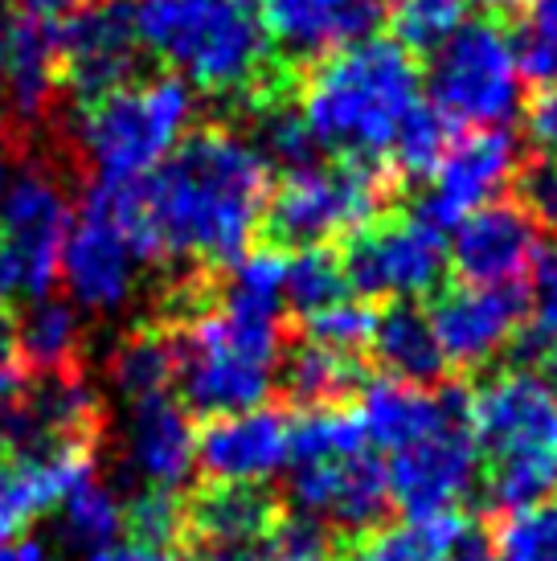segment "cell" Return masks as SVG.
<instances>
[{
  "instance_id": "6da1fadb",
  "label": "cell",
  "mask_w": 557,
  "mask_h": 561,
  "mask_svg": "<svg viewBox=\"0 0 557 561\" xmlns=\"http://www.w3.org/2000/svg\"><path fill=\"white\" fill-rule=\"evenodd\" d=\"M124 193L144 259L234 263L263 226L271 160L242 131L205 127Z\"/></svg>"
},
{
  "instance_id": "7a4b0ae2",
  "label": "cell",
  "mask_w": 557,
  "mask_h": 561,
  "mask_svg": "<svg viewBox=\"0 0 557 561\" xmlns=\"http://www.w3.org/2000/svg\"><path fill=\"white\" fill-rule=\"evenodd\" d=\"M422 99V75L402 42L365 37L328 54L304 87L299 115L316 148L344 160L389 157V144Z\"/></svg>"
},
{
  "instance_id": "3957f363",
  "label": "cell",
  "mask_w": 557,
  "mask_h": 561,
  "mask_svg": "<svg viewBox=\"0 0 557 561\" xmlns=\"http://www.w3.org/2000/svg\"><path fill=\"white\" fill-rule=\"evenodd\" d=\"M139 49L209 94L259 87L271 42L242 0H132Z\"/></svg>"
},
{
  "instance_id": "277c9868",
  "label": "cell",
  "mask_w": 557,
  "mask_h": 561,
  "mask_svg": "<svg viewBox=\"0 0 557 561\" xmlns=\"http://www.w3.org/2000/svg\"><path fill=\"white\" fill-rule=\"evenodd\" d=\"M467 419L496 508L512 513L557 492V386L549 377L528 369L492 377Z\"/></svg>"
},
{
  "instance_id": "5b68a950",
  "label": "cell",
  "mask_w": 557,
  "mask_h": 561,
  "mask_svg": "<svg viewBox=\"0 0 557 561\" xmlns=\"http://www.w3.org/2000/svg\"><path fill=\"white\" fill-rule=\"evenodd\" d=\"M177 348V381L185 410L205 419L238 414L263 405L275 390L283 328L275 312H250L238 304H221L214 312L193 316Z\"/></svg>"
},
{
  "instance_id": "8992f818",
  "label": "cell",
  "mask_w": 557,
  "mask_h": 561,
  "mask_svg": "<svg viewBox=\"0 0 557 561\" xmlns=\"http://www.w3.org/2000/svg\"><path fill=\"white\" fill-rule=\"evenodd\" d=\"M197 115L193 87L177 75L127 82L120 91L87 99L75 115V144L99 185L139 181L177 152Z\"/></svg>"
},
{
  "instance_id": "52a82bcc",
  "label": "cell",
  "mask_w": 557,
  "mask_h": 561,
  "mask_svg": "<svg viewBox=\"0 0 557 561\" xmlns=\"http://www.w3.org/2000/svg\"><path fill=\"white\" fill-rule=\"evenodd\" d=\"M521 66L512 37L492 21H464L434 49L427 87L431 107L455 127H504L521 111Z\"/></svg>"
},
{
  "instance_id": "ba28073f",
  "label": "cell",
  "mask_w": 557,
  "mask_h": 561,
  "mask_svg": "<svg viewBox=\"0 0 557 561\" xmlns=\"http://www.w3.org/2000/svg\"><path fill=\"white\" fill-rule=\"evenodd\" d=\"M144 247L127 218L124 185H94L62 238L58 275L82 312L115 316L136 299Z\"/></svg>"
},
{
  "instance_id": "9c48e42d",
  "label": "cell",
  "mask_w": 557,
  "mask_h": 561,
  "mask_svg": "<svg viewBox=\"0 0 557 561\" xmlns=\"http://www.w3.org/2000/svg\"><path fill=\"white\" fill-rule=\"evenodd\" d=\"M386 205V176L361 164H304L266 197V234L278 247H325L332 238L365 230Z\"/></svg>"
},
{
  "instance_id": "30bf717a",
  "label": "cell",
  "mask_w": 557,
  "mask_h": 561,
  "mask_svg": "<svg viewBox=\"0 0 557 561\" xmlns=\"http://www.w3.org/2000/svg\"><path fill=\"white\" fill-rule=\"evenodd\" d=\"M344 279L353 291L370 299L410 304L431 296L447 275V238L431 218H394L382 226H365L344 250Z\"/></svg>"
},
{
  "instance_id": "8fae6325",
  "label": "cell",
  "mask_w": 557,
  "mask_h": 561,
  "mask_svg": "<svg viewBox=\"0 0 557 561\" xmlns=\"http://www.w3.org/2000/svg\"><path fill=\"white\" fill-rule=\"evenodd\" d=\"M480 480V447L471 419L443 422L439 431L394 451L386 468L389 500L410 516L455 513V504Z\"/></svg>"
},
{
  "instance_id": "7c38bea8",
  "label": "cell",
  "mask_w": 557,
  "mask_h": 561,
  "mask_svg": "<svg viewBox=\"0 0 557 561\" xmlns=\"http://www.w3.org/2000/svg\"><path fill=\"white\" fill-rule=\"evenodd\" d=\"M58 62L62 82L87 103L99 94L127 87L139 70V37L132 25V4L94 0L58 25Z\"/></svg>"
},
{
  "instance_id": "4fadbf2b",
  "label": "cell",
  "mask_w": 557,
  "mask_h": 561,
  "mask_svg": "<svg viewBox=\"0 0 557 561\" xmlns=\"http://www.w3.org/2000/svg\"><path fill=\"white\" fill-rule=\"evenodd\" d=\"M70 218L75 214L66 202V188L46 169L16 172L0 193V234L25 266L33 299L46 296L49 283L58 279V254H62Z\"/></svg>"
},
{
  "instance_id": "5bb4252c",
  "label": "cell",
  "mask_w": 557,
  "mask_h": 561,
  "mask_svg": "<svg viewBox=\"0 0 557 561\" xmlns=\"http://www.w3.org/2000/svg\"><path fill=\"white\" fill-rule=\"evenodd\" d=\"M521 324H525V296L516 287L464 283L443 291L431 308V328L443 360L464 369H480L500 357Z\"/></svg>"
},
{
  "instance_id": "9a60e30c",
  "label": "cell",
  "mask_w": 557,
  "mask_h": 561,
  "mask_svg": "<svg viewBox=\"0 0 557 561\" xmlns=\"http://www.w3.org/2000/svg\"><path fill=\"white\" fill-rule=\"evenodd\" d=\"M516 176V140L504 127H480L447 148L431 172V193L422 202V218L434 226H455L484 205L500 202V193Z\"/></svg>"
},
{
  "instance_id": "2e32d148",
  "label": "cell",
  "mask_w": 557,
  "mask_h": 561,
  "mask_svg": "<svg viewBox=\"0 0 557 561\" xmlns=\"http://www.w3.org/2000/svg\"><path fill=\"white\" fill-rule=\"evenodd\" d=\"M542 254L537 218L509 202H492L455 221V238L447 242L451 266L467 283L512 287L525 271H533Z\"/></svg>"
},
{
  "instance_id": "e0dca14e",
  "label": "cell",
  "mask_w": 557,
  "mask_h": 561,
  "mask_svg": "<svg viewBox=\"0 0 557 561\" xmlns=\"http://www.w3.org/2000/svg\"><path fill=\"white\" fill-rule=\"evenodd\" d=\"M292 500L299 513L349 533H370L389 508L386 468L370 451L295 463Z\"/></svg>"
},
{
  "instance_id": "ac0fdd59",
  "label": "cell",
  "mask_w": 557,
  "mask_h": 561,
  "mask_svg": "<svg viewBox=\"0 0 557 561\" xmlns=\"http://www.w3.org/2000/svg\"><path fill=\"white\" fill-rule=\"evenodd\" d=\"M292 463V419L254 405L197 431V468L217 483H266Z\"/></svg>"
},
{
  "instance_id": "d6986e66",
  "label": "cell",
  "mask_w": 557,
  "mask_h": 561,
  "mask_svg": "<svg viewBox=\"0 0 557 561\" xmlns=\"http://www.w3.org/2000/svg\"><path fill=\"white\" fill-rule=\"evenodd\" d=\"M386 21V0H266V42L283 58L316 62L373 37Z\"/></svg>"
},
{
  "instance_id": "ffe728a7",
  "label": "cell",
  "mask_w": 557,
  "mask_h": 561,
  "mask_svg": "<svg viewBox=\"0 0 557 561\" xmlns=\"http://www.w3.org/2000/svg\"><path fill=\"white\" fill-rule=\"evenodd\" d=\"M124 459L144 488H181L197 471V426L169 393H148L127 405Z\"/></svg>"
},
{
  "instance_id": "44dd1931",
  "label": "cell",
  "mask_w": 557,
  "mask_h": 561,
  "mask_svg": "<svg viewBox=\"0 0 557 561\" xmlns=\"http://www.w3.org/2000/svg\"><path fill=\"white\" fill-rule=\"evenodd\" d=\"M62 82L58 25L33 13L0 16V87L21 124H37Z\"/></svg>"
},
{
  "instance_id": "7402d4cb",
  "label": "cell",
  "mask_w": 557,
  "mask_h": 561,
  "mask_svg": "<svg viewBox=\"0 0 557 561\" xmlns=\"http://www.w3.org/2000/svg\"><path fill=\"white\" fill-rule=\"evenodd\" d=\"M356 419L365 426V438L382 451H402L422 435L439 431L443 422L467 419V398L464 390H427V386H410V381H373L361 393Z\"/></svg>"
},
{
  "instance_id": "603a6c76",
  "label": "cell",
  "mask_w": 557,
  "mask_h": 561,
  "mask_svg": "<svg viewBox=\"0 0 557 561\" xmlns=\"http://www.w3.org/2000/svg\"><path fill=\"white\" fill-rule=\"evenodd\" d=\"M91 468V447L16 455L0 468V537H13L75 488Z\"/></svg>"
},
{
  "instance_id": "cb8c5ba5",
  "label": "cell",
  "mask_w": 557,
  "mask_h": 561,
  "mask_svg": "<svg viewBox=\"0 0 557 561\" xmlns=\"http://www.w3.org/2000/svg\"><path fill=\"white\" fill-rule=\"evenodd\" d=\"M275 520V500L263 483H214L189 504V529L209 549L254 546Z\"/></svg>"
},
{
  "instance_id": "d4e9b609",
  "label": "cell",
  "mask_w": 557,
  "mask_h": 561,
  "mask_svg": "<svg viewBox=\"0 0 557 561\" xmlns=\"http://www.w3.org/2000/svg\"><path fill=\"white\" fill-rule=\"evenodd\" d=\"M370 348L377 365L386 369L394 381H410V386H431L443 377L447 360L443 348L434 341L431 316L418 312L414 304H394L389 312L373 320Z\"/></svg>"
},
{
  "instance_id": "484cf974",
  "label": "cell",
  "mask_w": 557,
  "mask_h": 561,
  "mask_svg": "<svg viewBox=\"0 0 557 561\" xmlns=\"http://www.w3.org/2000/svg\"><path fill=\"white\" fill-rule=\"evenodd\" d=\"M13 336L21 365H33L37 374H66L82 353V320L70 299H33Z\"/></svg>"
},
{
  "instance_id": "4316f807",
  "label": "cell",
  "mask_w": 557,
  "mask_h": 561,
  "mask_svg": "<svg viewBox=\"0 0 557 561\" xmlns=\"http://www.w3.org/2000/svg\"><path fill=\"white\" fill-rule=\"evenodd\" d=\"M464 537L467 525L459 513L410 516L398 529L370 533L361 546L344 553V561H451Z\"/></svg>"
},
{
  "instance_id": "83f0119b",
  "label": "cell",
  "mask_w": 557,
  "mask_h": 561,
  "mask_svg": "<svg viewBox=\"0 0 557 561\" xmlns=\"http://www.w3.org/2000/svg\"><path fill=\"white\" fill-rule=\"evenodd\" d=\"M58 525H62L66 541L78 549L111 546V541H120V533H124V504H120V496H115L94 471H87V476L58 500Z\"/></svg>"
},
{
  "instance_id": "f1b7e54d",
  "label": "cell",
  "mask_w": 557,
  "mask_h": 561,
  "mask_svg": "<svg viewBox=\"0 0 557 561\" xmlns=\"http://www.w3.org/2000/svg\"><path fill=\"white\" fill-rule=\"evenodd\" d=\"M356 365L349 353L325 348V344H304L283 360V386L299 405H337L344 393L356 390Z\"/></svg>"
},
{
  "instance_id": "f546056e",
  "label": "cell",
  "mask_w": 557,
  "mask_h": 561,
  "mask_svg": "<svg viewBox=\"0 0 557 561\" xmlns=\"http://www.w3.org/2000/svg\"><path fill=\"white\" fill-rule=\"evenodd\" d=\"M172 374H177V348L156 328H144L136 336H127L111 353V386L124 393L127 402L148 398V393H164Z\"/></svg>"
},
{
  "instance_id": "4dcf8cb0",
  "label": "cell",
  "mask_w": 557,
  "mask_h": 561,
  "mask_svg": "<svg viewBox=\"0 0 557 561\" xmlns=\"http://www.w3.org/2000/svg\"><path fill=\"white\" fill-rule=\"evenodd\" d=\"M370 451L365 426L356 419V410L341 405H308L292 422V459L311 463V459H344V455Z\"/></svg>"
},
{
  "instance_id": "1f68e13d",
  "label": "cell",
  "mask_w": 557,
  "mask_h": 561,
  "mask_svg": "<svg viewBox=\"0 0 557 561\" xmlns=\"http://www.w3.org/2000/svg\"><path fill=\"white\" fill-rule=\"evenodd\" d=\"M344 291H349V279L332 250L299 247L292 259H283V304H292L299 316L337 304Z\"/></svg>"
},
{
  "instance_id": "d6a6232c",
  "label": "cell",
  "mask_w": 557,
  "mask_h": 561,
  "mask_svg": "<svg viewBox=\"0 0 557 561\" xmlns=\"http://www.w3.org/2000/svg\"><path fill=\"white\" fill-rule=\"evenodd\" d=\"M492 549L500 561H557V492L512 508Z\"/></svg>"
},
{
  "instance_id": "836d02e7",
  "label": "cell",
  "mask_w": 557,
  "mask_h": 561,
  "mask_svg": "<svg viewBox=\"0 0 557 561\" xmlns=\"http://www.w3.org/2000/svg\"><path fill=\"white\" fill-rule=\"evenodd\" d=\"M451 148V124L434 107L418 103L406 124L398 127V136L389 144V157L398 164L402 176H431L439 169V160L447 157Z\"/></svg>"
},
{
  "instance_id": "e575fe53",
  "label": "cell",
  "mask_w": 557,
  "mask_h": 561,
  "mask_svg": "<svg viewBox=\"0 0 557 561\" xmlns=\"http://www.w3.org/2000/svg\"><path fill=\"white\" fill-rule=\"evenodd\" d=\"M337 546L325 520H316L308 513L295 516H275L271 529L254 541V553L247 561H332Z\"/></svg>"
},
{
  "instance_id": "d590c367",
  "label": "cell",
  "mask_w": 557,
  "mask_h": 561,
  "mask_svg": "<svg viewBox=\"0 0 557 561\" xmlns=\"http://www.w3.org/2000/svg\"><path fill=\"white\" fill-rule=\"evenodd\" d=\"M467 0H394L386 13L394 25V42L406 49H439L464 25Z\"/></svg>"
},
{
  "instance_id": "8d00e7d4",
  "label": "cell",
  "mask_w": 557,
  "mask_h": 561,
  "mask_svg": "<svg viewBox=\"0 0 557 561\" xmlns=\"http://www.w3.org/2000/svg\"><path fill=\"white\" fill-rule=\"evenodd\" d=\"M521 75L542 87H557V0H533L512 33Z\"/></svg>"
},
{
  "instance_id": "74e56055",
  "label": "cell",
  "mask_w": 557,
  "mask_h": 561,
  "mask_svg": "<svg viewBox=\"0 0 557 561\" xmlns=\"http://www.w3.org/2000/svg\"><path fill=\"white\" fill-rule=\"evenodd\" d=\"M124 529H132V541L164 553L189 529V508L172 488H144L124 508Z\"/></svg>"
},
{
  "instance_id": "f35d334b",
  "label": "cell",
  "mask_w": 557,
  "mask_h": 561,
  "mask_svg": "<svg viewBox=\"0 0 557 561\" xmlns=\"http://www.w3.org/2000/svg\"><path fill=\"white\" fill-rule=\"evenodd\" d=\"M373 308L361 304V299L341 296L337 304H328L320 312L304 316V336L311 344H325V348H337V353H349L353 357L356 348H365L373 336Z\"/></svg>"
},
{
  "instance_id": "ab89813d",
  "label": "cell",
  "mask_w": 557,
  "mask_h": 561,
  "mask_svg": "<svg viewBox=\"0 0 557 561\" xmlns=\"http://www.w3.org/2000/svg\"><path fill=\"white\" fill-rule=\"evenodd\" d=\"M254 144L271 164H287V169H304L311 164V152H316V140H311L304 115L283 103H271V107L259 115V131H254Z\"/></svg>"
},
{
  "instance_id": "60d3db41",
  "label": "cell",
  "mask_w": 557,
  "mask_h": 561,
  "mask_svg": "<svg viewBox=\"0 0 557 561\" xmlns=\"http://www.w3.org/2000/svg\"><path fill=\"white\" fill-rule=\"evenodd\" d=\"M525 341L545 357H557V254H537L533 287L525 296Z\"/></svg>"
},
{
  "instance_id": "b9f144b4",
  "label": "cell",
  "mask_w": 557,
  "mask_h": 561,
  "mask_svg": "<svg viewBox=\"0 0 557 561\" xmlns=\"http://www.w3.org/2000/svg\"><path fill=\"white\" fill-rule=\"evenodd\" d=\"M521 188H525L528 214L537 221H545V226H557V152H545V157L525 172Z\"/></svg>"
},
{
  "instance_id": "7bdbcfd3",
  "label": "cell",
  "mask_w": 557,
  "mask_h": 561,
  "mask_svg": "<svg viewBox=\"0 0 557 561\" xmlns=\"http://www.w3.org/2000/svg\"><path fill=\"white\" fill-rule=\"evenodd\" d=\"M525 131L542 152H557V87H545V91L528 103Z\"/></svg>"
},
{
  "instance_id": "ee69618b",
  "label": "cell",
  "mask_w": 557,
  "mask_h": 561,
  "mask_svg": "<svg viewBox=\"0 0 557 561\" xmlns=\"http://www.w3.org/2000/svg\"><path fill=\"white\" fill-rule=\"evenodd\" d=\"M16 390H21V353L13 328L0 320V402L16 398Z\"/></svg>"
},
{
  "instance_id": "f6af8a7d",
  "label": "cell",
  "mask_w": 557,
  "mask_h": 561,
  "mask_svg": "<svg viewBox=\"0 0 557 561\" xmlns=\"http://www.w3.org/2000/svg\"><path fill=\"white\" fill-rule=\"evenodd\" d=\"M16 296H30V279H25L21 259L0 242V308H9Z\"/></svg>"
},
{
  "instance_id": "bcb514c9",
  "label": "cell",
  "mask_w": 557,
  "mask_h": 561,
  "mask_svg": "<svg viewBox=\"0 0 557 561\" xmlns=\"http://www.w3.org/2000/svg\"><path fill=\"white\" fill-rule=\"evenodd\" d=\"M0 561H58L42 537H0Z\"/></svg>"
},
{
  "instance_id": "7dc6e473",
  "label": "cell",
  "mask_w": 557,
  "mask_h": 561,
  "mask_svg": "<svg viewBox=\"0 0 557 561\" xmlns=\"http://www.w3.org/2000/svg\"><path fill=\"white\" fill-rule=\"evenodd\" d=\"M87 561H164V553L139 541H111V546L87 549Z\"/></svg>"
},
{
  "instance_id": "c3c4849f",
  "label": "cell",
  "mask_w": 557,
  "mask_h": 561,
  "mask_svg": "<svg viewBox=\"0 0 557 561\" xmlns=\"http://www.w3.org/2000/svg\"><path fill=\"white\" fill-rule=\"evenodd\" d=\"M25 4V13L42 16V21H66V16H75L78 9H87L94 0H21Z\"/></svg>"
},
{
  "instance_id": "681fc988",
  "label": "cell",
  "mask_w": 557,
  "mask_h": 561,
  "mask_svg": "<svg viewBox=\"0 0 557 561\" xmlns=\"http://www.w3.org/2000/svg\"><path fill=\"white\" fill-rule=\"evenodd\" d=\"M451 561H500V558H496V549L488 546V541H480V537H471V533H467L464 541L455 546Z\"/></svg>"
},
{
  "instance_id": "f907efd6",
  "label": "cell",
  "mask_w": 557,
  "mask_h": 561,
  "mask_svg": "<svg viewBox=\"0 0 557 561\" xmlns=\"http://www.w3.org/2000/svg\"><path fill=\"white\" fill-rule=\"evenodd\" d=\"M471 4H480L488 13H512V9H525L533 0H471Z\"/></svg>"
},
{
  "instance_id": "816d5d0a",
  "label": "cell",
  "mask_w": 557,
  "mask_h": 561,
  "mask_svg": "<svg viewBox=\"0 0 557 561\" xmlns=\"http://www.w3.org/2000/svg\"><path fill=\"white\" fill-rule=\"evenodd\" d=\"M185 561H238V558H234L230 549H205V553H193Z\"/></svg>"
},
{
  "instance_id": "f5cc1de1",
  "label": "cell",
  "mask_w": 557,
  "mask_h": 561,
  "mask_svg": "<svg viewBox=\"0 0 557 561\" xmlns=\"http://www.w3.org/2000/svg\"><path fill=\"white\" fill-rule=\"evenodd\" d=\"M9 176H13V164H9V148H4V140H0V193H4V185H9Z\"/></svg>"
},
{
  "instance_id": "db71d44e",
  "label": "cell",
  "mask_w": 557,
  "mask_h": 561,
  "mask_svg": "<svg viewBox=\"0 0 557 561\" xmlns=\"http://www.w3.org/2000/svg\"><path fill=\"white\" fill-rule=\"evenodd\" d=\"M242 4H247V9H250V4H266V0H242Z\"/></svg>"
},
{
  "instance_id": "11a10c76",
  "label": "cell",
  "mask_w": 557,
  "mask_h": 561,
  "mask_svg": "<svg viewBox=\"0 0 557 561\" xmlns=\"http://www.w3.org/2000/svg\"><path fill=\"white\" fill-rule=\"evenodd\" d=\"M0 103H4V87H0Z\"/></svg>"
}]
</instances>
